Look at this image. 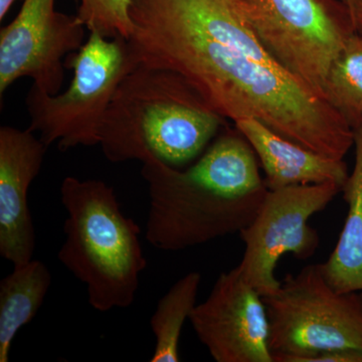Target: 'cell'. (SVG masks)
<instances>
[{"mask_svg":"<svg viewBox=\"0 0 362 362\" xmlns=\"http://www.w3.org/2000/svg\"><path fill=\"white\" fill-rule=\"evenodd\" d=\"M246 0H131L138 65L180 75L216 113L256 119L279 135L343 160L354 128L320 93L267 51Z\"/></svg>","mask_w":362,"mask_h":362,"instance_id":"obj_1","label":"cell"},{"mask_svg":"<svg viewBox=\"0 0 362 362\" xmlns=\"http://www.w3.org/2000/svg\"><path fill=\"white\" fill-rule=\"evenodd\" d=\"M223 119L175 71L139 64L116 90L99 146L113 163L154 157L175 168L202 153Z\"/></svg>","mask_w":362,"mask_h":362,"instance_id":"obj_2","label":"cell"},{"mask_svg":"<svg viewBox=\"0 0 362 362\" xmlns=\"http://www.w3.org/2000/svg\"><path fill=\"white\" fill-rule=\"evenodd\" d=\"M59 192L66 218L59 261L86 285L95 310L128 308L147 266L139 226L104 181L66 176Z\"/></svg>","mask_w":362,"mask_h":362,"instance_id":"obj_3","label":"cell"},{"mask_svg":"<svg viewBox=\"0 0 362 362\" xmlns=\"http://www.w3.org/2000/svg\"><path fill=\"white\" fill-rule=\"evenodd\" d=\"M65 66L73 71L68 89L54 95L35 86L28 90V129L37 133L47 147L56 144L61 151L99 146L105 116L116 90L138 66L129 42L90 33L82 47L66 57Z\"/></svg>","mask_w":362,"mask_h":362,"instance_id":"obj_4","label":"cell"},{"mask_svg":"<svg viewBox=\"0 0 362 362\" xmlns=\"http://www.w3.org/2000/svg\"><path fill=\"white\" fill-rule=\"evenodd\" d=\"M142 164L149 197L145 239L160 251H181L240 233L269 190L233 197L154 157Z\"/></svg>","mask_w":362,"mask_h":362,"instance_id":"obj_5","label":"cell"},{"mask_svg":"<svg viewBox=\"0 0 362 362\" xmlns=\"http://www.w3.org/2000/svg\"><path fill=\"white\" fill-rule=\"evenodd\" d=\"M263 299L274 362H305L328 350L362 351L361 292L335 291L320 264L286 276Z\"/></svg>","mask_w":362,"mask_h":362,"instance_id":"obj_6","label":"cell"},{"mask_svg":"<svg viewBox=\"0 0 362 362\" xmlns=\"http://www.w3.org/2000/svg\"><path fill=\"white\" fill-rule=\"evenodd\" d=\"M246 1L247 21L267 51L327 99L331 66L357 33L349 7L341 0Z\"/></svg>","mask_w":362,"mask_h":362,"instance_id":"obj_7","label":"cell"},{"mask_svg":"<svg viewBox=\"0 0 362 362\" xmlns=\"http://www.w3.org/2000/svg\"><path fill=\"white\" fill-rule=\"evenodd\" d=\"M340 192L342 187L333 182L268 190L258 214L240 233L245 252L238 265L262 296H270L280 288L275 270L281 257L292 254L307 259L315 254L320 247V235L308 221Z\"/></svg>","mask_w":362,"mask_h":362,"instance_id":"obj_8","label":"cell"},{"mask_svg":"<svg viewBox=\"0 0 362 362\" xmlns=\"http://www.w3.org/2000/svg\"><path fill=\"white\" fill-rule=\"evenodd\" d=\"M85 28L77 16L57 11L54 0H23L16 18L0 30V98L21 78L58 94L66 57L85 44Z\"/></svg>","mask_w":362,"mask_h":362,"instance_id":"obj_9","label":"cell"},{"mask_svg":"<svg viewBox=\"0 0 362 362\" xmlns=\"http://www.w3.org/2000/svg\"><path fill=\"white\" fill-rule=\"evenodd\" d=\"M189 321L216 362H274L265 302L238 266L221 274Z\"/></svg>","mask_w":362,"mask_h":362,"instance_id":"obj_10","label":"cell"},{"mask_svg":"<svg viewBox=\"0 0 362 362\" xmlns=\"http://www.w3.org/2000/svg\"><path fill=\"white\" fill-rule=\"evenodd\" d=\"M47 149L30 130L0 128V256L13 266L32 261L35 252L37 237L28 194Z\"/></svg>","mask_w":362,"mask_h":362,"instance_id":"obj_11","label":"cell"},{"mask_svg":"<svg viewBox=\"0 0 362 362\" xmlns=\"http://www.w3.org/2000/svg\"><path fill=\"white\" fill-rule=\"evenodd\" d=\"M265 171L269 190L300 185L333 182L344 187L349 169L344 160L317 153L279 135L256 119L235 122Z\"/></svg>","mask_w":362,"mask_h":362,"instance_id":"obj_12","label":"cell"},{"mask_svg":"<svg viewBox=\"0 0 362 362\" xmlns=\"http://www.w3.org/2000/svg\"><path fill=\"white\" fill-rule=\"evenodd\" d=\"M354 131L356 163L342 189L349 213L337 246L320 264L324 278L339 293L362 291V121Z\"/></svg>","mask_w":362,"mask_h":362,"instance_id":"obj_13","label":"cell"},{"mask_svg":"<svg viewBox=\"0 0 362 362\" xmlns=\"http://www.w3.org/2000/svg\"><path fill=\"white\" fill-rule=\"evenodd\" d=\"M257 158L242 133H228L218 138L187 171L226 194L247 197L268 190L259 175Z\"/></svg>","mask_w":362,"mask_h":362,"instance_id":"obj_14","label":"cell"},{"mask_svg":"<svg viewBox=\"0 0 362 362\" xmlns=\"http://www.w3.org/2000/svg\"><path fill=\"white\" fill-rule=\"evenodd\" d=\"M52 281L51 272L40 259L13 266L0 281V362L9 361L14 338L37 316Z\"/></svg>","mask_w":362,"mask_h":362,"instance_id":"obj_15","label":"cell"},{"mask_svg":"<svg viewBox=\"0 0 362 362\" xmlns=\"http://www.w3.org/2000/svg\"><path fill=\"white\" fill-rule=\"evenodd\" d=\"M202 275L190 272L180 278L159 300L150 319V327L156 337V347L150 362L180 361V341L185 321L197 306Z\"/></svg>","mask_w":362,"mask_h":362,"instance_id":"obj_16","label":"cell"},{"mask_svg":"<svg viewBox=\"0 0 362 362\" xmlns=\"http://www.w3.org/2000/svg\"><path fill=\"white\" fill-rule=\"evenodd\" d=\"M328 101L352 128L362 121V35L354 33L328 73Z\"/></svg>","mask_w":362,"mask_h":362,"instance_id":"obj_17","label":"cell"},{"mask_svg":"<svg viewBox=\"0 0 362 362\" xmlns=\"http://www.w3.org/2000/svg\"><path fill=\"white\" fill-rule=\"evenodd\" d=\"M76 16L90 33L107 39L129 40L134 30L131 0H78Z\"/></svg>","mask_w":362,"mask_h":362,"instance_id":"obj_18","label":"cell"},{"mask_svg":"<svg viewBox=\"0 0 362 362\" xmlns=\"http://www.w3.org/2000/svg\"><path fill=\"white\" fill-rule=\"evenodd\" d=\"M354 18L356 32L362 35V0H354Z\"/></svg>","mask_w":362,"mask_h":362,"instance_id":"obj_19","label":"cell"},{"mask_svg":"<svg viewBox=\"0 0 362 362\" xmlns=\"http://www.w3.org/2000/svg\"><path fill=\"white\" fill-rule=\"evenodd\" d=\"M14 2L16 0H0V21L4 20Z\"/></svg>","mask_w":362,"mask_h":362,"instance_id":"obj_20","label":"cell"},{"mask_svg":"<svg viewBox=\"0 0 362 362\" xmlns=\"http://www.w3.org/2000/svg\"><path fill=\"white\" fill-rule=\"evenodd\" d=\"M341 1L345 4V6L349 7L350 11H351L352 16H354V0H341Z\"/></svg>","mask_w":362,"mask_h":362,"instance_id":"obj_21","label":"cell"},{"mask_svg":"<svg viewBox=\"0 0 362 362\" xmlns=\"http://www.w3.org/2000/svg\"><path fill=\"white\" fill-rule=\"evenodd\" d=\"M361 295H362V291H361Z\"/></svg>","mask_w":362,"mask_h":362,"instance_id":"obj_22","label":"cell"}]
</instances>
